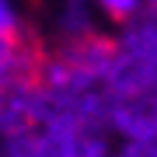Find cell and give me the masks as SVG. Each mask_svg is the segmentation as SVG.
<instances>
[{"mask_svg":"<svg viewBox=\"0 0 157 157\" xmlns=\"http://www.w3.org/2000/svg\"><path fill=\"white\" fill-rule=\"evenodd\" d=\"M98 7L112 17V21H129L133 11H136V0H98Z\"/></svg>","mask_w":157,"mask_h":157,"instance_id":"cell-2","label":"cell"},{"mask_svg":"<svg viewBox=\"0 0 157 157\" xmlns=\"http://www.w3.org/2000/svg\"><path fill=\"white\" fill-rule=\"evenodd\" d=\"M49 52L39 35L21 25L0 28V94L4 91H39L49 77Z\"/></svg>","mask_w":157,"mask_h":157,"instance_id":"cell-1","label":"cell"},{"mask_svg":"<svg viewBox=\"0 0 157 157\" xmlns=\"http://www.w3.org/2000/svg\"><path fill=\"white\" fill-rule=\"evenodd\" d=\"M4 25H11V7H7V0H0V28Z\"/></svg>","mask_w":157,"mask_h":157,"instance_id":"cell-3","label":"cell"}]
</instances>
